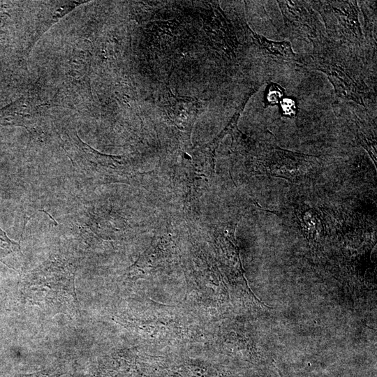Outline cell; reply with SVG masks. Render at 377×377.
Here are the masks:
<instances>
[{"instance_id": "obj_4", "label": "cell", "mask_w": 377, "mask_h": 377, "mask_svg": "<svg viewBox=\"0 0 377 377\" xmlns=\"http://www.w3.org/2000/svg\"><path fill=\"white\" fill-rule=\"evenodd\" d=\"M253 38L267 58L281 64L300 63V58L293 51L290 42L272 41L256 34H253Z\"/></svg>"}, {"instance_id": "obj_3", "label": "cell", "mask_w": 377, "mask_h": 377, "mask_svg": "<svg viewBox=\"0 0 377 377\" xmlns=\"http://www.w3.org/2000/svg\"><path fill=\"white\" fill-rule=\"evenodd\" d=\"M290 40L317 38L325 34L317 14L306 1H278Z\"/></svg>"}, {"instance_id": "obj_6", "label": "cell", "mask_w": 377, "mask_h": 377, "mask_svg": "<svg viewBox=\"0 0 377 377\" xmlns=\"http://www.w3.org/2000/svg\"><path fill=\"white\" fill-rule=\"evenodd\" d=\"M272 88L273 91H272L270 89L269 90V94H267V99L268 102L269 103L272 97H274L272 99V103L275 104V103L279 102L280 98L282 96V92L280 91V89H277L276 87L272 86Z\"/></svg>"}, {"instance_id": "obj_5", "label": "cell", "mask_w": 377, "mask_h": 377, "mask_svg": "<svg viewBox=\"0 0 377 377\" xmlns=\"http://www.w3.org/2000/svg\"><path fill=\"white\" fill-rule=\"evenodd\" d=\"M22 258L19 243L10 239L0 228V262L16 269L20 266Z\"/></svg>"}, {"instance_id": "obj_2", "label": "cell", "mask_w": 377, "mask_h": 377, "mask_svg": "<svg viewBox=\"0 0 377 377\" xmlns=\"http://www.w3.org/2000/svg\"><path fill=\"white\" fill-rule=\"evenodd\" d=\"M322 16L327 37L343 46L362 52L365 39L359 21L356 1H310Z\"/></svg>"}, {"instance_id": "obj_1", "label": "cell", "mask_w": 377, "mask_h": 377, "mask_svg": "<svg viewBox=\"0 0 377 377\" xmlns=\"http://www.w3.org/2000/svg\"><path fill=\"white\" fill-rule=\"evenodd\" d=\"M312 54L300 58V63L325 73L338 96L364 105L369 89L363 64L356 50L329 39L325 34L310 40Z\"/></svg>"}]
</instances>
